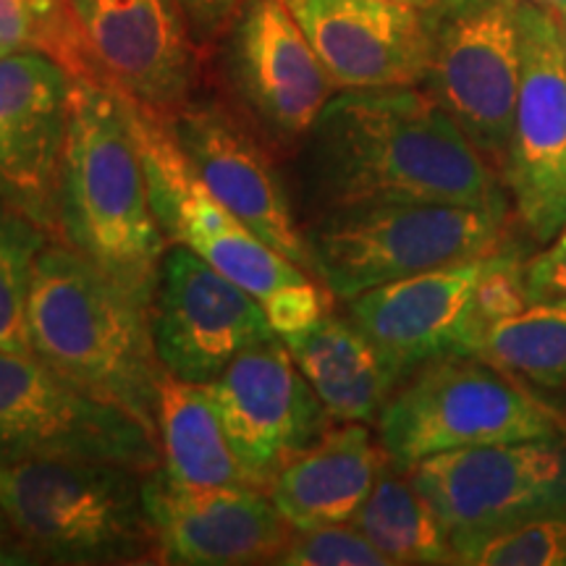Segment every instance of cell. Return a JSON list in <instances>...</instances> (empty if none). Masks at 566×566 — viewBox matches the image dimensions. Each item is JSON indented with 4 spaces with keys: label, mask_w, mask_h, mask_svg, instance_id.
I'll return each mask as SVG.
<instances>
[{
    "label": "cell",
    "mask_w": 566,
    "mask_h": 566,
    "mask_svg": "<svg viewBox=\"0 0 566 566\" xmlns=\"http://www.w3.org/2000/svg\"><path fill=\"white\" fill-rule=\"evenodd\" d=\"M300 155L317 216L388 202L512 212L499 168L424 87L336 92Z\"/></svg>",
    "instance_id": "cell-1"
},
{
    "label": "cell",
    "mask_w": 566,
    "mask_h": 566,
    "mask_svg": "<svg viewBox=\"0 0 566 566\" xmlns=\"http://www.w3.org/2000/svg\"><path fill=\"white\" fill-rule=\"evenodd\" d=\"M55 242L153 302L168 239L155 221L129 97L101 82L71 80Z\"/></svg>",
    "instance_id": "cell-2"
},
{
    "label": "cell",
    "mask_w": 566,
    "mask_h": 566,
    "mask_svg": "<svg viewBox=\"0 0 566 566\" xmlns=\"http://www.w3.org/2000/svg\"><path fill=\"white\" fill-rule=\"evenodd\" d=\"M27 336L34 357L61 378L129 409L155 433L163 365L153 342L150 304L71 247L51 242L34 263Z\"/></svg>",
    "instance_id": "cell-3"
},
{
    "label": "cell",
    "mask_w": 566,
    "mask_h": 566,
    "mask_svg": "<svg viewBox=\"0 0 566 566\" xmlns=\"http://www.w3.org/2000/svg\"><path fill=\"white\" fill-rule=\"evenodd\" d=\"M145 472L92 459L0 464V509L30 562L160 564Z\"/></svg>",
    "instance_id": "cell-4"
},
{
    "label": "cell",
    "mask_w": 566,
    "mask_h": 566,
    "mask_svg": "<svg viewBox=\"0 0 566 566\" xmlns=\"http://www.w3.org/2000/svg\"><path fill=\"white\" fill-rule=\"evenodd\" d=\"M514 212L443 202L328 210L307 229L315 279L336 300L512 247Z\"/></svg>",
    "instance_id": "cell-5"
},
{
    "label": "cell",
    "mask_w": 566,
    "mask_h": 566,
    "mask_svg": "<svg viewBox=\"0 0 566 566\" xmlns=\"http://www.w3.org/2000/svg\"><path fill=\"white\" fill-rule=\"evenodd\" d=\"M566 433V420L512 375L449 354L409 373L378 417V438L399 470L446 451Z\"/></svg>",
    "instance_id": "cell-6"
},
{
    "label": "cell",
    "mask_w": 566,
    "mask_h": 566,
    "mask_svg": "<svg viewBox=\"0 0 566 566\" xmlns=\"http://www.w3.org/2000/svg\"><path fill=\"white\" fill-rule=\"evenodd\" d=\"M522 0H433L422 87L472 145L504 166L522 76Z\"/></svg>",
    "instance_id": "cell-7"
},
{
    "label": "cell",
    "mask_w": 566,
    "mask_h": 566,
    "mask_svg": "<svg viewBox=\"0 0 566 566\" xmlns=\"http://www.w3.org/2000/svg\"><path fill=\"white\" fill-rule=\"evenodd\" d=\"M459 556L485 537L546 516H566V433L472 446L407 470Z\"/></svg>",
    "instance_id": "cell-8"
},
{
    "label": "cell",
    "mask_w": 566,
    "mask_h": 566,
    "mask_svg": "<svg viewBox=\"0 0 566 566\" xmlns=\"http://www.w3.org/2000/svg\"><path fill=\"white\" fill-rule=\"evenodd\" d=\"M92 459L158 470V436L129 409L61 378L34 354L0 352V464Z\"/></svg>",
    "instance_id": "cell-9"
},
{
    "label": "cell",
    "mask_w": 566,
    "mask_h": 566,
    "mask_svg": "<svg viewBox=\"0 0 566 566\" xmlns=\"http://www.w3.org/2000/svg\"><path fill=\"white\" fill-rule=\"evenodd\" d=\"M129 116L145 160L155 221L168 242L200 254L212 268L258 296L260 304L289 283L307 279V271L289 263L210 192L176 142L168 116L134 103L132 97Z\"/></svg>",
    "instance_id": "cell-10"
},
{
    "label": "cell",
    "mask_w": 566,
    "mask_h": 566,
    "mask_svg": "<svg viewBox=\"0 0 566 566\" xmlns=\"http://www.w3.org/2000/svg\"><path fill=\"white\" fill-rule=\"evenodd\" d=\"M522 76L501 166L514 221L546 247L566 226V27L543 6H520Z\"/></svg>",
    "instance_id": "cell-11"
},
{
    "label": "cell",
    "mask_w": 566,
    "mask_h": 566,
    "mask_svg": "<svg viewBox=\"0 0 566 566\" xmlns=\"http://www.w3.org/2000/svg\"><path fill=\"white\" fill-rule=\"evenodd\" d=\"M223 74L239 116L273 155L300 150L331 97L328 71L283 0H244L226 30Z\"/></svg>",
    "instance_id": "cell-12"
},
{
    "label": "cell",
    "mask_w": 566,
    "mask_h": 566,
    "mask_svg": "<svg viewBox=\"0 0 566 566\" xmlns=\"http://www.w3.org/2000/svg\"><path fill=\"white\" fill-rule=\"evenodd\" d=\"M150 323L163 370L189 384H210L244 349L279 336L258 296L179 244L163 254Z\"/></svg>",
    "instance_id": "cell-13"
},
{
    "label": "cell",
    "mask_w": 566,
    "mask_h": 566,
    "mask_svg": "<svg viewBox=\"0 0 566 566\" xmlns=\"http://www.w3.org/2000/svg\"><path fill=\"white\" fill-rule=\"evenodd\" d=\"M87 80L174 116L192 101L197 42L176 0H66Z\"/></svg>",
    "instance_id": "cell-14"
},
{
    "label": "cell",
    "mask_w": 566,
    "mask_h": 566,
    "mask_svg": "<svg viewBox=\"0 0 566 566\" xmlns=\"http://www.w3.org/2000/svg\"><path fill=\"white\" fill-rule=\"evenodd\" d=\"M202 386L221 415L239 462L268 493L283 467L334 424L281 336L244 349Z\"/></svg>",
    "instance_id": "cell-15"
},
{
    "label": "cell",
    "mask_w": 566,
    "mask_h": 566,
    "mask_svg": "<svg viewBox=\"0 0 566 566\" xmlns=\"http://www.w3.org/2000/svg\"><path fill=\"white\" fill-rule=\"evenodd\" d=\"M171 132L210 192L239 221L315 279L307 231H302L273 150L239 113L216 101H189L168 116Z\"/></svg>",
    "instance_id": "cell-16"
},
{
    "label": "cell",
    "mask_w": 566,
    "mask_h": 566,
    "mask_svg": "<svg viewBox=\"0 0 566 566\" xmlns=\"http://www.w3.org/2000/svg\"><path fill=\"white\" fill-rule=\"evenodd\" d=\"M142 493L160 564H275L294 535L260 491L184 485L158 467L145 475Z\"/></svg>",
    "instance_id": "cell-17"
},
{
    "label": "cell",
    "mask_w": 566,
    "mask_h": 566,
    "mask_svg": "<svg viewBox=\"0 0 566 566\" xmlns=\"http://www.w3.org/2000/svg\"><path fill=\"white\" fill-rule=\"evenodd\" d=\"M69 71L38 51L0 55V195L59 239Z\"/></svg>",
    "instance_id": "cell-18"
},
{
    "label": "cell",
    "mask_w": 566,
    "mask_h": 566,
    "mask_svg": "<svg viewBox=\"0 0 566 566\" xmlns=\"http://www.w3.org/2000/svg\"><path fill=\"white\" fill-rule=\"evenodd\" d=\"M491 260L488 254L370 289L346 302L352 323L399 380L438 357L472 354L478 289Z\"/></svg>",
    "instance_id": "cell-19"
},
{
    "label": "cell",
    "mask_w": 566,
    "mask_h": 566,
    "mask_svg": "<svg viewBox=\"0 0 566 566\" xmlns=\"http://www.w3.org/2000/svg\"><path fill=\"white\" fill-rule=\"evenodd\" d=\"M336 92L422 87L424 13L396 0H283Z\"/></svg>",
    "instance_id": "cell-20"
},
{
    "label": "cell",
    "mask_w": 566,
    "mask_h": 566,
    "mask_svg": "<svg viewBox=\"0 0 566 566\" xmlns=\"http://www.w3.org/2000/svg\"><path fill=\"white\" fill-rule=\"evenodd\" d=\"M391 457L365 422L331 424L281 470L271 499L294 530L352 522L384 475Z\"/></svg>",
    "instance_id": "cell-21"
},
{
    "label": "cell",
    "mask_w": 566,
    "mask_h": 566,
    "mask_svg": "<svg viewBox=\"0 0 566 566\" xmlns=\"http://www.w3.org/2000/svg\"><path fill=\"white\" fill-rule=\"evenodd\" d=\"M283 344L334 422H378L401 384L349 315H323L310 328L283 338Z\"/></svg>",
    "instance_id": "cell-22"
},
{
    "label": "cell",
    "mask_w": 566,
    "mask_h": 566,
    "mask_svg": "<svg viewBox=\"0 0 566 566\" xmlns=\"http://www.w3.org/2000/svg\"><path fill=\"white\" fill-rule=\"evenodd\" d=\"M155 433L160 443V467L176 483L268 493L239 462L221 415L202 384H189L163 370Z\"/></svg>",
    "instance_id": "cell-23"
},
{
    "label": "cell",
    "mask_w": 566,
    "mask_h": 566,
    "mask_svg": "<svg viewBox=\"0 0 566 566\" xmlns=\"http://www.w3.org/2000/svg\"><path fill=\"white\" fill-rule=\"evenodd\" d=\"M352 525L363 533L388 564H457L454 546L441 520L417 491L407 470L394 462L354 514Z\"/></svg>",
    "instance_id": "cell-24"
},
{
    "label": "cell",
    "mask_w": 566,
    "mask_h": 566,
    "mask_svg": "<svg viewBox=\"0 0 566 566\" xmlns=\"http://www.w3.org/2000/svg\"><path fill=\"white\" fill-rule=\"evenodd\" d=\"M472 357L543 391H566V296L527 302L485 325Z\"/></svg>",
    "instance_id": "cell-25"
},
{
    "label": "cell",
    "mask_w": 566,
    "mask_h": 566,
    "mask_svg": "<svg viewBox=\"0 0 566 566\" xmlns=\"http://www.w3.org/2000/svg\"><path fill=\"white\" fill-rule=\"evenodd\" d=\"M51 242V231L0 195V352L30 354L27 302L34 263Z\"/></svg>",
    "instance_id": "cell-26"
},
{
    "label": "cell",
    "mask_w": 566,
    "mask_h": 566,
    "mask_svg": "<svg viewBox=\"0 0 566 566\" xmlns=\"http://www.w3.org/2000/svg\"><path fill=\"white\" fill-rule=\"evenodd\" d=\"M475 566H566V516H546L485 537L459 556Z\"/></svg>",
    "instance_id": "cell-27"
},
{
    "label": "cell",
    "mask_w": 566,
    "mask_h": 566,
    "mask_svg": "<svg viewBox=\"0 0 566 566\" xmlns=\"http://www.w3.org/2000/svg\"><path fill=\"white\" fill-rule=\"evenodd\" d=\"M286 566H391L352 522L317 530H294L275 558Z\"/></svg>",
    "instance_id": "cell-28"
},
{
    "label": "cell",
    "mask_w": 566,
    "mask_h": 566,
    "mask_svg": "<svg viewBox=\"0 0 566 566\" xmlns=\"http://www.w3.org/2000/svg\"><path fill=\"white\" fill-rule=\"evenodd\" d=\"M334 300L336 296L328 292L325 283L313 279V275H307V279L289 283L281 292H275L271 300L263 302V310L275 334L286 338L310 328V325L321 321L323 315H328L331 302Z\"/></svg>",
    "instance_id": "cell-29"
},
{
    "label": "cell",
    "mask_w": 566,
    "mask_h": 566,
    "mask_svg": "<svg viewBox=\"0 0 566 566\" xmlns=\"http://www.w3.org/2000/svg\"><path fill=\"white\" fill-rule=\"evenodd\" d=\"M66 0H0V55L38 51L42 32Z\"/></svg>",
    "instance_id": "cell-30"
},
{
    "label": "cell",
    "mask_w": 566,
    "mask_h": 566,
    "mask_svg": "<svg viewBox=\"0 0 566 566\" xmlns=\"http://www.w3.org/2000/svg\"><path fill=\"white\" fill-rule=\"evenodd\" d=\"M525 289L530 302L566 296V226L546 250L525 263Z\"/></svg>",
    "instance_id": "cell-31"
},
{
    "label": "cell",
    "mask_w": 566,
    "mask_h": 566,
    "mask_svg": "<svg viewBox=\"0 0 566 566\" xmlns=\"http://www.w3.org/2000/svg\"><path fill=\"white\" fill-rule=\"evenodd\" d=\"M244 0H176L197 45H210L229 30Z\"/></svg>",
    "instance_id": "cell-32"
},
{
    "label": "cell",
    "mask_w": 566,
    "mask_h": 566,
    "mask_svg": "<svg viewBox=\"0 0 566 566\" xmlns=\"http://www.w3.org/2000/svg\"><path fill=\"white\" fill-rule=\"evenodd\" d=\"M27 562H30V556H27L24 548L19 546L17 535H13L9 520H6L3 509H0V564H27Z\"/></svg>",
    "instance_id": "cell-33"
},
{
    "label": "cell",
    "mask_w": 566,
    "mask_h": 566,
    "mask_svg": "<svg viewBox=\"0 0 566 566\" xmlns=\"http://www.w3.org/2000/svg\"><path fill=\"white\" fill-rule=\"evenodd\" d=\"M527 3H535V6H543V9L554 11L558 19H562V24L566 27V0H527Z\"/></svg>",
    "instance_id": "cell-34"
},
{
    "label": "cell",
    "mask_w": 566,
    "mask_h": 566,
    "mask_svg": "<svg viewBox=\"0 0 566 566\" xmlns=\"http://www.w3.org/2000/svg\"><path fill=\"white\" fill-rule=\"evenodd\" d=\"M396 3H407V6H415V9L424 11L430 3H433V0H396Z\"/></svg>",
    "instance_id": "cell-35"
}]
</instances>
